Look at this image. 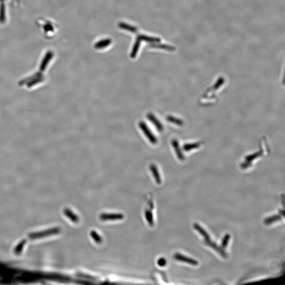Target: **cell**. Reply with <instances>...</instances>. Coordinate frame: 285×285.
I'll use <instances>...</instances> for the list:
<instances>
[{"label": "cell", "mask_w": 285, "mask_h": 285, "mask_svg": "<svg viewBox=\"0 0 285 285\" xmlns=\"http://www.w3.org/2000/svg\"><path fill=\"white\" fill-rule=\"evenodd\" d=\"M174 258L177 261L185 262L187 264L191 265L192 266H197L199 264L197 260H195L192 258H189L186 256H183V254H179V253L175 254L174 256Z\"/></svg>", "instance_id": "cell-3"}, {"label": "cell", "mask_w": 285, "mask_h": 285, "mask_svg": "<svg viewBox=\"0 0 285 285\" xmlns=\"http://www.w3.org/2000/svg\"><path fill=\"white\" fill-rule=\"evenodd\" d=\"M281 219V215L280 214H277V215H273L271 216L270 217H267L265 220H264V222L267 225H269L272 223H274L275 222L279 221Z\"/></svg>", "instance_id": "cell-10"}, {"label": "cell", "mask_w": 285, "mask_h": 285, "mask_svg": "<svg viewBox=\"0 0 285 285\" xmlns=\"http://www.w3.org/2000/svg\"><path fill=\"white\" fill-rule=\"evenodd\" d=\"M204 243L206 245H207L208 246L210 247H211L214 249L217 252H218L223 258H227L228 257V254L224 251V249L222 248L221 247L218 246L215 243L212 241L211 240H210L204 242Z\"/></svg>", "instance_id": "cell-4"}, {"label": "cell", "mask_w": 285, "mask_h": 285, "mask_svg": "<svg viewBox=\"0 0 285 285\" xmlns=\"http://www.w3.org/2000/svg\"><path fill=\"white\" fill-rule=\"evenodd\" d=\"M64 214L67 217L72 221L74 223H77L78 222L79 220V217L76 214H74L71 210L69 209H65L64 210Z\"/></svg>", "instance_id": "cell-8"}, {"label": "cell", "mask_w": 285, "mask_h": 285, "mask_svg": "<svg viewBox=\"0 0 285 285\" xmlns=\"http://www.w3.org/2000/svg\"><path fill=\"white\" fill-rule=\"evenodd\" d=\"M167 261L164 258H160L157 260V265L160 267H164L166 265Z\"/></svg>", "instance_id": "cell-17"}, {"label": "cell", "mask_w": 285, "mask_h": 285, "mask_svg": "<svg viewBox=\"0 0 285 285\" xmlns=\"http://www.w3.org/2000/svg\"><path fill=\"white\" fill-rule=\"evenodd\" d=\"M147 117L148 119V120L153 124L154 126H155L157 130H159V132H162L163 130V126H162V124L159 122V120L155 117L154 115L152 113H148L147 115Z\"/></svg>", "instance_id": "cell-5"}, {"label": "cell", "mask_w": 285, "mask_h": 285, "mask_svg": "<svg viewBox=\"0 0 285 285\" xmlns=\"http://www.w3.org/2000/svg\"><path fill=\"white\" fill-rule=\"evenodd\" d=\"M124 216L122 214H102L100 215V219L102 221L119 220L124 219Z\"/></svg>", "instance_id": "cell-2"}, {"label": "cell", "mask_w": 285, "mask_h": 285, "mask_svg": "<svg viewBox=\"0 0 285 285\" xmlns=\"http://www.w3.org/2000/svg\"><path fill=\"white\" fill-rule=\"evenodd\" d=\"M279 213H280V214H281L282 215L284 216V211H283V210H280V211H279Z\"/></svg>", "instance_id": "cell-18"}, {"label": "cell", "mask_w": 285, "mask_h": 285, "mask_svg": "<svg viewBox=\"0 0 285 285\" xmlns=\"http://www.w3.org/2000/svg\"><path fill=\"white\" fill-rule=\"evenodd\" d=\"M149 169L151 170L152 173V174L153 175L154 177L155 178L156 182L157 183V184H161V176H160V174H159V170H158L155 164H151V165L149 166Z\"/></svg>", "instance_id": "cell-7"}, {"label": "cell", "mask_w": 285, "mask_h": 285, "mask_svg": "<svg viewBox=\"0 0 285 285\" xmlns=\"http://www.w3.org/2000/svg\"><path fill=\"white\" fill-rule=\"evenodd\" d=\"M153 47L157 48L162 49H165L166 50L170 51H173L175 50V48L174 47L171 46L166 45H154Z\"/></svg>", "instance_id": "cell-16"}, {"label": "cell", "mask_w": 285, "mask_h": 285, "mask_svg": "<svg viewBox=\"0 0 285 285\" xmlns=\"http://www.w3.org/2000/svg\"><path fill=\"white\" fill-rule=\"evenodd\" d=\"M90 236L93 238L95 242L98 243V244H100L103 241V239L101 236L99 235V234L94 230H92L90 232Z\"/></svg>", "instance_id": "cell-12"}, {"label": "cell", "mask_w": 285, "mask_h": 285, "mask_svg": "<svg viewBox=\"0 0 285 285\" xmlns=\"http://www.w3.org/2000/svg\"><path fill=\"white\" fill-rule=\"evenodd\" d=\"M193 228L198 231V232L200 233V235L203 237L204 239V242L208 241L211 240V238L210 235L208 234V232L202 228L201 226H200L198 223H194L193 225Z\"/></svg>", "instance_id": "cell-6"}, {"label": "cell", "mask_w": 285, "mask_h": 285, "mask_svg": "<svg viewBox=\"0 0 285 285\" xmlns=\"http://www.w3.org/2000/svg\"><path fill=\"white\" fill-rule=\"evenodd\" d=\"M111 43V41L110 39H106V40H102V41L98 42L95 45V47L96 49H101L104 48L105 47L108 46L109 45H110Z\"/></svg>", "instance_id": "cell-11"}, {"label": "cell", "mask_w": 285, "mask_h": 285, "mask_svg": "<svg viewBox=\"0 0 285 285\" xmlns=\"http://www.w3.org/2000/svg\"><path fill=\"white\" fill-rule=\"evenodd\" d=\"M230 238H231V236L229 234H226V235L224 236L223 239H222V242H221V247L222 248L225 249V248H227V246L228 244V243H229V240L230 239Z\"/></svg>", "instance_id": "cell-15"}, {"label": "cell", "mask_w": 285, "mask_h": 285, "mask_svg": "<svg viewBox=\"0 0 285 285\" xmlns=\"http://www.w3.org/2000/svg\"><path fill=\"white\" fill-rule=\"evenodd\" d=\"M138 125L141 130L143 131L144 134L145 135L149 142L154 145L157 144V140L156 137L154 135L153 132L149 129L145 122L141 121Z\"/></svg>", "instance_id": "cell-1"}, {"label": "cell", "mask_w": 285, "mask_h": 285, "mask_svg": "<svg viewBox=\"0 0 285 285\" xmlns=\"http://www.w3.org/2000/svg\"><path fill=\"white\" fill-rule=\"evenodd\" d=\"M145 216L149 225L153 226L154 225L153 216L152 212L149 210H146L145 211Z\"/></svg>", "instance_id": "cell-13"}, {"label": "cell", "mask_w": 285, "mask_h": 285, "mask_svg": "<svg viewBox=\"0 0 285 285\" xmlns=\"http://www.w3.org/2000/svg\"><path fill=\"white\" fill-rule=\"evenodd\" d=\"M142 42V41H145L149 42H159L161 40L158 38H154V37H148L145 35H141L137 37V39Z\"/></svg>", "instance_id": "cell-9"}, {"label": "cell", "mask_w": 285, "mask_h": 285, "mask_svg": "<svg viewBox=\"0 0 285 285\" xmlns=\"http://www.w3.org/2000/svg\"><path fill=\"white\" fill-rule=\"evenodd\" d=\"M119 26L122 29L126 30L127 31H130V32H133V33H135L137 31V29H136V27H132V26H130V25H128V24H126L120 23V24H119Z\"/></svg>", "instance_id": "cell-14"}]
</instances>
